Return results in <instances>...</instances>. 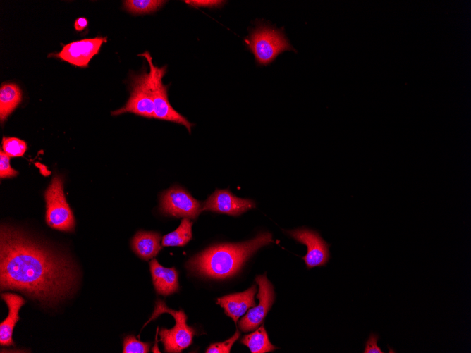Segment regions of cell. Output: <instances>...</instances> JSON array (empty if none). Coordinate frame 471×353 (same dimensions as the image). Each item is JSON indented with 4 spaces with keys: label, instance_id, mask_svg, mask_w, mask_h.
Instances as JSON below:
<instances>
[{
    "label": "cell",
    "instance_id": "6da1fadb",
    "mask_svg": "<svg viewBox=\"0 0 471 353\" xmlns=\"http://www.w3.org/2000/svg\"><path fill=\"white\" fill-rule=\"evenodd\" d=\"M77 282L73 262L32 240L23 231L1 225V290H17L44 304H54L70 295Z\"/></svg>",
    "mask_w": 471,
    "mask_h": 353
},
{
    "label": "cell",
    "instance_id": "7a4b0ae2",
    "mask_svg": "<svg viewBox=\"0 0 471 353\" xmlns=\"http://www.w3.org/2000/svg\"><path fill=\"white\" fill-rule=\"evenodd\" d=\"M271 242H273L271 235L262 233L244 242L212 246L191 258L186 266L202 276L225 279L236 274L250 256Z\"/></svg>",
    "mask_w": 471,
    "mask_h": 353
},
{
    "label": "cell",
    "instance_id": "3957f363",
    "mask_svg": "<svg viewBox=\"0 0 471 353\" xmlns=\"http://www.w3.org/2000/svg\"><path fill=\"white\" fill-rule=\"evenodd\" d=\"M245 43L259 66L271 64L284 51H295L283 30L264 23L252 30Z\"/></svg>",
    "mask_w": 471,
    "mask_h": 353
},
{
    "label": "cell",
    "instance_id": "277c9868",
    "mask_svg": "<svg viewBox=\"0 0 471 353\" xmlns=\"http://www.w3.org/2000/svg\"><path fill=\"white\" fill-rule=\"evenodd\" d=\"M163 313L171 314L176 321V324L171 329L161 328L159 332L160 341L164 344V350L166 352H181L191 345L195 334V329L187 325V316L183 311L171 309L164 302L158 299L156 301L153 314L144 326Z\"/></svg>",
    "mask_w": 471,
    "mask_h": 353
},
{
    "label": "cell",
    "instance_id": "5b68a950",
    "mask_svg": "<svg viewBox=\"0 0 471 353\" xmlns=\"http://www.w3.org/2000/svg\"><path fill=\"white\" fill-rule=\"evenodd\" d=\"M46 202V221L53 229L73 232L75 218L63 192V181L56 175L44 193Z\"/></svg>",
    "mask_w": 471,
    "mask_h": 353
},
{
    "label": "cell",
    "instance_id": "8992f818",
    "mask_svg": "<svg viewBox=\"0 0 471 353\" xmlns=\"http://www.w3.org/2000/svg\"><path fill=\"white\" fill-rule=\"evenodd\" d=\"M139 56L147 61L151 72L152 99L154 103V118L173 122L184 125L189 133L193 125L184 116L177 112L170 104L168 99V86L164 85L162 78L166 73V66H155L149 52L145 51Z\"/></svg>",
    "mask_w": 471,
    "mask_h": 353
},
{
    "label": "cell",
    "instance_id": "52a82bcc",
    "mask_svg": "<svg viewBox=\"0 0 471 353\" xmlns=\"http://www.w3.org/2000/svg\"><path fill=\"white\" fill-rule=\"evenodd\" d=\"M130 96L124 106L111 112L113 116L133 113L152 118L154 116L151 72L133 75L130 80Z\"/></svg>",
    "mask_w": 471,
    "mask_h": 353
},
{
    "label": "cell",
    "instance_id": "ba28073f",
    "mask_svg": "<svg viewBox=\"0 0 471 353\" xmlns=\"http://www.w3.org/2000/svg\"><path fill=\"white\" fill-rule=\"evenodd\" d=\"M201 203L181 187H174L164 192L160 199L162 213L174 217L195 219L202 211Z\"/></svg>",
    "mask_w": 471,
    "mask_h": 353
},
{
    "label": "cell",
    "instance_id": "9c48e42d",
    "mask_svg": "<svg viewBox=\"0 0 471 353\" xmlns=\"http://www.w3.org/2000/svg\"><path fill=\"white\" fill-rule=\"evenodd\" d=\"M255 281L259 286L257 297L259 301L258 305L250 309L239 321V328L245 333L257 329L262 323L274 301V287L266 275H257Z\"/></svg>",
    "mask_w": 471,
    "mask_h": 353
},
{
    "label": "cell",
    "instance_id": "30bf717a",
    "mask_svg": "<svg viewBox=\"0 0 471 353\" xmlns=\"http://www.w3.org/2000/svg\"><path fill=\"white\" fill-rule=\"evenodd\" d=\"M298 242L307 247V252L302 258L307 268L325 266L329 260V244L326 242L317 231L300 228L288 231Z\"/></svg>",
    "mask_w": 471,
    "mask_h": 353
},
{
    "label": "cell",
    "instance_id": "8fae6325",
    "mask_svg": "<svg viewBox=\"0 0 471 353\" xmlns=\"http://www.w3.org/2000/svg\"><path fill=\"white\" fill-rule=\"evenodd\" d=\"M105 37H97L72 42L63 46L56 56L72 65L85 68L94 56L97 54L104 42Z\"/></svg>",
    "mask_w": 471,
    "mask_h": 353
},
{
    "label": "cell",
    "instance_id": "7c38bea8",
    "mask_svg": "<svg viewBox=\"0 0 471 353\" xmlns=\"http://www.w3.org/2000/svg\"><path fill=\"white\" fill-rule=\"evenodd\" d=\"M255 207L254 201L238 198L228 190H216L204 203L202 211L238 216Z\"/></svg>",
    "mask_w": 471,
    "mask_h": 353
},
{
    "label": "cell",
    "instance_id": "4fadbf2b",
    "mask_svg": "<svg viewBox=\"0 0 471 353\" xmlns=\"http://www.w3.org/2000/svg\"><path fill=\"white\" fill-rule=\"evenodd\" d=\"M257 291L255 285H253L247 290L228 295L217 299L216 303L224 309L226 315L232 318L235 323L238 318L243 315L250 307L255 306L254 299Z\"/></svg>",
    "mask_w": 471,
    "mask_h": 353
},
{
    "label": "cell",
    "instance_id": "5bb4252c",
    "mask_svg": "<svg viewBox=\"0 0 471 353\" xmlns=\"http://www.w3.org/2000/svg\"><path fill=\"white\" fill-rule=\"evenodd\" d=\"M1 297L8 308V314L0 324V345L9 347L14 345L13 330L20 318L19 310L25 304V300L21 296L10 292L2 293Z\"/></svg>",
    "mask_w": 471,
    "mask_h": 353
},
{
    "label": "cell",
    "instance_id": "9a60e30c",
    "mask_svg": "<svg viewBox=\"0 0 471 353\" xmlns=\"http://www.w3.org/2000/svg\"><path fill=\"white\" fill-rule=\"evenodd\" d=\"M150 271L156 292L164 296L178 290V273L174 268H165L154 259L149 262Z\"/></svg>",
    "mask_w": 471,
    "mask_h": 353
},
{
    "label": "cell",
    "instance_id": "2e32d148",
    "mask_svg": "<svg viewBox=\"0 0 471 353\" xmlns=\"http://www.w3.org/2000/svg\"><path fill=\"white\" fill-rule=\"evenodd\" d=\"M161 236L159 233L139 231L133 237L131 247L139 257L148 261L161 250Z\"/></svg>",
    "mask_w": 471,
    "mask_h": 353
},
{
    "label": "cell",
    "instance_id": "e0dca14e",
    "mask_svg": "<svg viewBox=\"0 0 471 353\" xmlns=\"http://www.w3.org/2000/svg\"><path fill=\"white\" fill-rule=\"evenodd\" d=\"M22 100V92L15 83H4L0 88V120L4 122Z\"/></svg>",
    "mask_w": 471,
    "mask_h": 353
},
{
    "label": "cell",
    "instance_id": "ac0fdd59",
    "mask_svg": "<svg viewBox=\"0 0 471 353\" xmlns=\"http://www.w3.org/2000/svg\"><path fill=\"white\" fill-rule=\"evenodd\" d=\"M240 342L247 346L252 353H266L277 349L270 342L264 324L255 332L245 335Z\"/></svg>",
    "mask_w": 471,
    "mask_h": 353
},
{
    "label": "cell",
    "instance_id": "d6986e66",
    "mask_svg": "<svg viewBox=\"0 0 471 353\" xmlns=\"http://www.w3.org/2000/svg\"><path fill=\"white\" fill-rule=\"evenodd\" d=\"M192 222L183 218L178 228L162 237L164 247H183L192 239Z\"/></svg>",
    "mask_w": 471,
    "mask_h": 353
},
{
    "label": "cell",
    "instance_id": "ffe728a7",
    "mask_svg": "<svg viewBox=\"0 0 471 353\" xmlns=\"http://www.w3.org/2000/svg\"><path fill=\"white\" fill-rule=\"evenodd\" d=\"M124 8L133 14H145L156 11L166 1L161 0H126L123 1Z\"/></svg>",
    "mask_w": 471,
    "mask_h": 353
},
{
    "label": "cell",
    "instance_id": "44dd1931",
    "mask_svg": "<svg viewBox=\"0 0 471 353\" xmlns=\"http://www.w3.org/2000/svg\"><path fill=\"white\" fill-rule=\"evenodd\" d=\"M1 149L10 157L23 156L27 150V144L19 138L4 137Z\"/></svg>",
    "mask_w": 471,
    "mask_h": 353
},
{
    "label": "cell",
    "instance_id": "7402d4cb",
    "mask_svg": "<svg viewBox=\"0 0 471 353\" xmlns=\"http://www.w3.org/2000/svg\"><path fill=\"white\" fill-rule=\"evenodd\" d=\"M151 344L143 342L133 335H128L123 340V353H147Z\"/></svg>",
    "mask_w": 471,
    "mask_h": 353
},
{
    "label": "cell",
    "instance_id": "603a6c76",
    "mask_svg": "<svg viewBox=\"0 0 471 353\" xmlns=\"http://www.w3.org/2000/svg\"><path fill=\"white\" fill-rule=\"evenodd\" d=\"M240 333L236 330L234 335L222 342L213 343L207 349V353H229L234 342L239 338Z\"/></svg>",
    "mask_w": 471,
    "mask_h": 353
},
{
    "label": "cell",
    "instance_id": "cb8c5ba5",
    "mask_svg": "<svg viewBox=\"0 0 471 353\" xmlns=\"http://www.w3.org/2000/svg\"><path fill=\"white\" fill-rule=\"evenodd\" d=\"M18 175L17 171L11 168L10 164V156L0 151V178H6L15 177Z\"/></svg>",
    "mask_w": 471,
    "mask_h": 353
},
{
    "label": "cell",
    "instance_id": "d4e9b609",
    "mask_svg": "<svg viewBox=\"0 0 471 353\" xmlns=\"http://www.w3.org/2000/svg\"><path fill=\"white\" fill-rule=\"evenodd\" d=\"M187 4L190 5L192 7L195 8H217L223 6L226 1H217V0H196V1H185Z\"/></svg>",
    "mask_w": 471,
    "mask_h": 353
},
{
    "label": "cell",
    "instance_id": "484cf974",
    "mask_svg": "<svg viewBox=\"0 0 471 353\" xmlns=\"http://www.w3.org/2000/svg\"><path fill=\"white\" fill-rule=\"evenodd\" d=\"M379 337L377 334L371 333L365 342L364 353H384V352L377 345Z\"/></svg>",
    "mask_w": 471,
    "mask_h": 353
},
{
    "label": "cell",
    "instance_id": "4316f807",
    "mask_svg": "<svg viewBox=\"0 0 471 353\" xmlns=\"http://www.w3.org/2000/svg\"><path fill=\"white\" fill-rule=\"evenodd\" d=\"M88 25V21L85 18H79L76 19L74 23V27L78 31L83 30Z\"/></svg>",
    "mask_w": 471,
    "mask_h": 353
}]
</instances>
